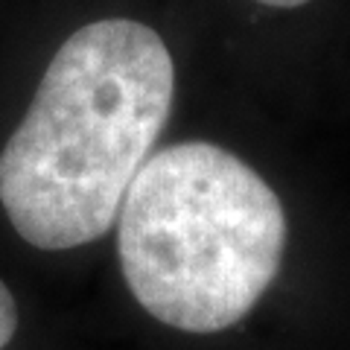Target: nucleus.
I'll return each mask as SVG.
<instances>
[{
    "label": "nucleus",
    "instance_id": "f257e3e1",
    "mask_svg": "<svg viewBox=\"0 0 350 350\" xmlns=\"http://www.w3.org/2000/svg\"><path fill=\"white\" fill-rule=\"evenodd\" d=\"M172 96L175 64L152 27L103 18L76 29L0 152V204L18 237L68 251L111 231Z\"/></svg>",
    "mask_w": 350,
    "mask_h": 350
},
{
    "label": "nucleus",
    "instance_id": "f03ea898",
    "mask_svg": "<svg viewBox=\"0 0 350 350\" xmlns=\"http://www.w3.org/2000/svg\"><path fill=\"white\" fill-rule=\"evenodd\" d=\"M286 213L243 158L187 140L149 155L117 216L120 269L155 321L222 333L278 278Z\"/></svg>",
    "mask_w": 350,
    "mask_h": 350
},
{
    "label": "nucleus",
    "instance_id": "7ed1b4c3",
    "mask_svg": "<svg viewBox=\"0 0 350 350\" xmlns=\"http://www.w3.org/2000/svg\"><path fill=\"white\" fill-rule=\"evenodd\" d=\"M18 333V301L0 278V350H6Z\"/></svg>",
    "mask_w": 350,
    "mask_h": 350
},
{
    "label": "nucleus",
    "instance_id": "20e7f679",
    "mask_svg": "<svg viewBox=\"0 0 350 350\" xmlns=\"http://www.w3.org/2000/svg\"><path fill=\"white\" fill-rule=\"evenodd\" d=\"M262 6H275V9H295V6H304L310 0H257Z\"/></svg>",
    "mask_w": 350,
    "mask_h": 350
}]
</instances>
